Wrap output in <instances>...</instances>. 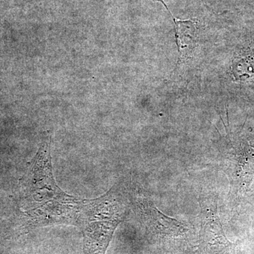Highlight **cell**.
Instances as JSON below:
<instances>
[{
	"mask_svg": "<svg viewBox=\"0 0 254 254\" xmlns=\"http://www.w3.org/2000/svg\"><path fill=\"white\" fill-rule=\"evenodd\" d=\"M163 5L173 17L175 25V38L180 53L178 63H180L195 46L197 37V23L193 20L177 19L169 10L167 4Z\"/></svg>",
	"mask_w": 254,
	"mask_h": 254,
	"instance_id": "cell-2",
	"label": "cell"
},
{
	"mask_svg": "<svg viewBox=\"0 0 254 254\" xmlns=\"http://www.w3.org/2000/svg\"><path fill=\"white\" fill-rule=\"evenodd\" d=\"M119 220V214H117L107 220L93 222L87 227L85 233V252L86 254H104Z\"/></svg>",
	"mask_w": 254,
	"mask_h": 254,
	"instance_id": "cell-1",
	"label": "cell"
},
{
	"mask_svg": "<svg viewBox=\"0 0 254 254\" xmlns=\"http://www.w3.org/2000/svg\"><path fill=\"white\" fill-rule=\"evenodd\" d=\"M232 71L237 79H254V50L247 52L238 57L234 61Z\"/></svg>",
	"mask_w": 254,
	"mask_h": 254,
	"instance_id": "cell-3",
	"label": "cell"
},
{
	"mask_svg": "<svg viewBox=\"0 0 254 254\" xmlns=\"http://www.w3.org/2000/svg\"><path fill=\"white\" fill-rule=\"evenodd\" d=\"M155 1H160V2H162V1H163L164 0H155Z\"/></svg>",
	"mask_w": 254,
	"mask_h": 254,
	"instance_id": "cell-4",
	"label": "cell"
}]
</instances>
